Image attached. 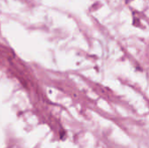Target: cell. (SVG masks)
<instances>
[]
</instances>
